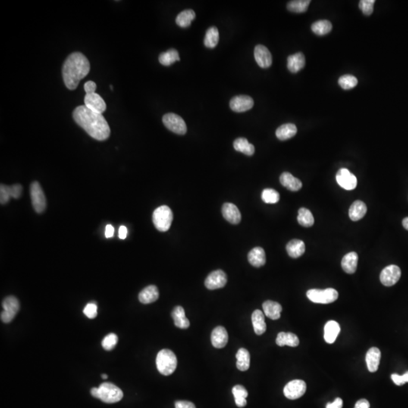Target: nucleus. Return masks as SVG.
Segmentation results:
<instances>
[{
	"mask_svg": "<svg viewBox=\"0 0 408 408\" xmlns=\"http://www.w3.org/2000/svg\"><path fill=\"white\" fill-rule=\"evenodd\" d=\"M73 117L74 121L93 139L105 141L109 138L111 129L102 114L81 105L73 111Z\"/></svg>",
	"mask_w": 408,
	"mask_h": 408,
	"instance_id": "nucleus-1",
	"label": "nucleus"
},
{
	"mask_svg": "<svg viewBox=\"0 0 408 408\" xmlns=\"http://www.w3.org/2000/svg\"><path fill=\"white\" fill-rule=\"evenodd\" d=\"M90 64L89 60L80 52H73L67 57L62 68L63 80L66 87L74 90L80 80L89 74Z\"/></svg>",
	"mask_w": 408,
	"mask_h": 408,
	"instance_id": "nucleus-2",
	"label": "nucleus"
},
{
	"mask_svg": "<svg viewBox=\"0 0 408 408\" xmlns=\"http://www.w3.org/2000/svg\"><path fill=\"white\" fill-rule=\"evenodd\" d=\"M158 371L164 376H170L174 373L177 367V358L170 349L160 351L156 359Z\"/></svg>",
	"mask_w": 408,
	"mask_h": 408,
	"instance_id": "nucleus-3",
	"label": "nucleus"
},
{
	"mask_svg": "<svg viewBox=\"0 0 408 408\" xmlns=\"http://www.w3.org/2000/svg\"><path fill=\"white\" fill-rule=\"evenodd\" d=\"M153 223L158 231L165 232L171 227L173 220V214L169 206H160L153 212Z\"/></svg>",
	"mask_w": 408,
	"mask_h": 408,
	"instance_id": "nucleus-4",
	"label": "nucleus"
},
{
	"mask_svg": "<svg viewBox=\"0 0 408 408\" xmlns=\"http://www.w3.org/2000/svg\"><path fill=\"white\" fill-rule=\"evenodd\" d=\"M123 397V391L114 384L104 383L98 387V399L107 404L120 402Z\"/></svg>",
	"mask_w": 408,
	"mask_h": 408,
	"instance_id": "nucleus-5",
	"label": "nucleus"
},
{
	"mask_svg": "<svg viewBox=\"0 0 408 408\" xmlns=\"http://www.w3.org/2000/svg\"><path fill=\"white\" fill-rule=\"evenodd\" d=\"M306 294L309 300L319 304L332 303L339 297L338 292L334 288H327L325 290L312 289Z\"/></svg>",
	"mask_w": 408,
	"mask_h": 408,
	"instance_id": "nucleus-6",
	"label": "nucleus"
},
{
	"mask_svg": "<svg viewBox=\"0 0 408 408\" xmlns=\"http://www.w3.org/2000/svg\"><path fill=\"white\" fill-rule=\"evenodd\" d=\"M163 123L170 131L176 134L183 136L187 133L186 122L180 116L173 113H169L163 117Z\"/></svg>",
	"mask_w": 408,
	"mask_h": 408,
	"instance_id": "nucleus-7",
	"label": "nucleus"
},
{
	"mask_svg": "<svg viewBox=\"0 0 408 408\" xmlns=\"http://www.w3.org/2000/svg\"><path fill=\"white\" fill-rule=\"evenodd\" d=\"M2 308L3 311L1 313V320L2 322L8 324L16 316V314L20 309V303L17 298L9 296L5 298L2 302Z\"/></svg>",
	"mask_w": 408,
	"mask_h": 408,
	"instance_id": "nucleus-8",
	"label": "nucleus"
},
{
	"mask_svg": "<svg viewBox=\"0 0 408 408\" xmlns=\"http://www.w3.org/2000/svg\"><path fill=\"white\" fill-rule=\"evenodd\" d=\"M30 198L33 209L37 213H42L46 208V199L40 185L33 182L30 186Z\"/></svg>",
	"mask_w": 408,
	"mask_h": 408,
	"instance_id": "nucleus-9",
	"label": "nucleus"
},
{
	"mask_svg": "<svg viewBox=\"0 0 408 408\" xmlns=\"http://www.w3.org/2000/svg\"><path fill=\"white\" fill-rule=\"evenodd\" d=\"M306 392V384L303 380H294L287 384L284 389V394L290 400H296L302 397Z\"/></svg>",
	"mask_w": 408,
	"mask_h": 408,
	"instance_id": "nucleus-10",
	"label": "nucleus"
},
{
	"mask_svg": "<svg viewBox=\"0 0 408 408\" xmlns=\"http://www.w3.org/2000/svg\"><path fill=\"white\" fill-rule=\"evenodd\" d=\"M402 275L400 268L396 265H389L386 267L381 274L380 278L382 284L387 287H392L399 281Z\"/></svg>",
	"mask_w": 408,
	"mask_h": 408,
	"instance_id": "nucleus-11",
	"label": "nucleus"
},
{
	"mask_svg": "<svg viewBox=\"0 0 408 408\" xmlns=\"http://www.w3.org/2000/svg\"><path fill=\"white\" fill-rule=\"evenodd\" d=\"M336 179L339 186L347 191L354 190L358 184L356 176L347 169H340L337 173Z\"/></svg>",
	"mask_w": 408,
	"mask_h": 408,
	"instance_id": "nucleus-12",
	"label": "nucleus"
},
{
	"mask_svg": "<svg viewBox=\"0 0 408 408\" xmlns=\"http://www.w3.org/2000/svg\"><path fill=\"white\" fill-rule=\"evenodd\" d=\"M227 275L221 270L212 271L205 280V286L209 290L222 288L227 284Z\"/></svg>",
	"mask_w": 408,
	"mask_h": 408,
	"instance_id": "nucleus-13",
	"label": "nucleus"
},
{
	"mask_svg": "<svg viewBox=\"0 0 408 408\" xmlns=\"http://www.w3.org/2000/svg\"><path fill=\"white\" fill-rule=\"evenodd\" d=\"M253 105V99L248 95H237L230 101V108L237 113L246 112L252 109Z\"/></svg>",
	"mask_w": 408,
	"mask_h": 408,
	"instance_id": "nucleus-14",
	"label": "nucleus"
},
{
	"mask_svg": "<svg viewBox=\"0 0 408 408\" xmlns=\"http://www.w3.org/2000/svg\"><path fill=\"white\" fill-rule=\"evenodd\" d=\"M85 106L87 107L91 111L103 114L107 109L106 103L98 94H86L84 98Z\"/></svg>",
	"mask_w": 408,
	"mask_h": 408,
	"instance_id": "nucleus-15",
	"label": "nucleus"
},
{
	"mask_svg": "<svg viewBox=\"0 0 408 408\" xmlns=\"http://www.w3.org/2000/svg\"><path fill=\"white\" fill-rule=\"evenodd\" d=\"M254 57L258 65L262 68H268L272 64L271 52L265 45H258L255 47Z\"/></svg>",
	"mask_w": 408,
	"mask_h": 408,
	"instance_id": "nucleus-16",
	"label": "nucleus"
},
{
	"mask_svg": "<svg viewBox=\"0 0 408 408\" xmlns=\"http://www.w3.org/2000/svg\"><path fill=\"white\" fill-rule=\"evenodd\" d=\"M221 212H222L223 217L231 224H238L241 220V214H240V210L236 205L231 203H225L223 205Z\"/></svg>",
	"mask_w": 408,
	"mask_h": 408,
	"instance_id": "nucleus-17",
	"label": "nucleus"
},
{
	"mask_svg": "<svg viewBox=\"0 0 408 408\" xmlns=\"http://www.w3.org/2000/svg\"><path fill=\"white\" fill-rule=\"evenodd\" d=\"M227 341H228V334L224 327L218 326L212 330L211 342L214 347L216 349L224 348L227 344Z\"/></svg>",
	"mask_w": 408,
	"mask_h": 408,
	"instance_id": "nucleus-18",
	"label": "nucleus"
},
{
	"mask_svg": "<svg viewBox=\"0 0 408 408\" xmlns=\"http://www.w3.org/2000/svg\"><path fill=\"white\" fill-rule=\"evenodd\" d=\"M280 183L284 187L291 192H298L302 187V183L299 179L294 177L291 173H282L280 176Z\"/></svg>",
	"mask_w": 408,
	"mask_h": 408,
	"instance_id": "nucleus-19",
	"label": "nucleus"
},
{
	"mask_svg": "<svg viewBox=\"0 0 408 408\" xmlns=\"http://www.w3.org/2000/svg\"><path fill=\"white\" fill-rule=\"evenodd\" d=\"M380 359L381 352L378 348L373 347L368 350L366 355V363L370 372L374 373L378 370Z\"/></svg>",
	"mask_w": 408,
	"mask_h": 408,
	"instance_id": "nucleus-20",
	"label": "nucleus"
},
{
	"mask_svg": "<svg viewBox=\"0 0 408 408\" xmlns=\"http://www.w3.org/2000/svg\"><path fill=\"white\" fill-rule=\"evenodd\" d=\"M248 261L252 266L256 268L263 266L266 262L265 250L259 246L253 248L248 254Z\"/></svg>",
	"mask_w": 408,
	"mask_h": 408,
	"instance_id": "nucleus-21",
	"label": "nucleus"
},
{
	"mask_svg": "<svg viewBox=\"0 0 408 408\" xmlns=\"http://www.w3.org/2000/svg\"><path fill=\"white\" fill-rule=\"evenodd\" d=\"M340 332V324L335 321H330L324 327V340L329 344H333Z\"/></svg>",
	"mask_w": 408,
	"mask_h": 408,
	"instance_id": "nucleus-22",
	"label": "nucleus"
},
{
	"mask_svg": "<svg viewBox=\"0 0 408 408\" xmlns=\"http://www.w3.org/2000/svg\"><path fill=\"white\" fill-rule=\"evenodd\" d=\"M159 298V290L155 285H150L142 290L139 295L140 302L150 304L156 302Z\"/></svg>",
	"mask_w": 408,
	"mask_h": 408,
	"instance_id": "nucleus-23",
	"label": "nucleus"
},
{
	"mask_svg": "<svg viewBox=\"0 0 408 408\" xmlns=\"http://www.w3.org/2000/svg\"><path fill=\"white\" fill-rule=\"evenodd\" d=\"M264 313L271 320H277L280 318V313L282 312V306L278 302L274 301H265L262 304Z\"/></svg>",
	"mask_w": 408,
	"mask_h": 408,
	"instance_id": "nucleus-24",
	"label": "nucleus"
},
{
	"mask_svg": "<svg viewBox=\"0 0 408 408\" xmlns=\"http://www.w3.org/2000/svg\"><path fill=\"white\" fill-rule=\"evenodd\" d=\"M305 55L302 52L290 55L287 58V68L291 73H297L305 67Z\"/></svg>",
	"mask_w": 408,
	"mask_h": 408,
	"instance_id": "nucleus-25",
	"label": "nucleus"
},
{
	"mask_svg": "<svg viewBox=\"0 0 408 408\" xmlns=\"http://www.w3.org/2000/svg\"><path fill=\"white\" fill-rule=\"evenodd\" d=\"M367 206L365 203L361 201H356L352 204L349 208V218L354 221H359L364 218L367 213Z\"/></svg>",
	"mask_w": 408,
	"mask_h": 408,
	"instance_id": "nucleus-26",
	"label": "nucleus"
},
{
	"mask_svg": "<svg viewBox=\"0 0 408 408\" xmlns=\"http://www.w3.org/2000/svg\"><path fill=\"white\" fill-rule=\"evenodd\" d=\"M359 256L356 252H349L342 259V268L348 274H354L356 271Z\"/></svg>",
	"mask_w": 408,
	"mask_h": 408,
	"instance_id": "nucleus-27",
	"label": "nucleus"
},
{
	"mask_svg": "<svg viewBox=\"0 0 408 408\" xmlns=\"http://www.w3.org/2000/svg\"><path fill=\"white\" fill-rule=\"evenodd\" d=\"M287 251L289 256L293 259H297L303 255L305 251V245L302 240L293 239L287 244Z\"/></svg>",
	"mask_w": 408,
	"mask_h": 408,
	"instance_id": "nucleus-28",
	"label": "nucleus"
},
{
	"mask_svg": "<svg viewBox=\"0 0 408 408\" xmlns=\"http://www.w3.org/2000/svg\"><path fill=\"white\" fill-rule=\"evenodd\" d=\"M172 317L174 320L176 327L180 329H187L190 326V321L186 318V312L182 306H176L172 312Z\"/></svg>",
	"mask_w": 408,
	"mask_h": 408,
	"instance_id": "nucleus-29",
	"label": "nucleus"
},
{
	"mask_svg": "<svg viewBox=\"0 0 408 408\" xmlns=\"http://www.w3.org/2000/svg\"><path fill=\"white\" fill-rule=\"evenodd\" d=\"M252 322L254 331L257 335H262L266 331L265 315L260 310L254 311L252 315Z\"/></svg>",
	"mask_w": 408,
	"mask_h": 408,
	"instance_id": "nucleus-30",
	"label": "nucleus"
},
{
	"mask_svg": "<svg viewBox=\"0 0 408 408\" xmlns=\"http://www.w3.org/2000/svg\"><path fill=\"white\" fill-rule=\"evenodd\" d=\"M297 133L296 125L293 123H286L280 126L276 130V136L280 141H285L291 139Z\"/></svg>",
	"mask_w": 408,
	"mask_h": 408,
	"instance_id": "nucleus-31",
	"label": "nucleus"
},
{
	"mask_svg": "<svg viewBox=\"0 0 408 408\" xmlns=\"http://www.w3.org/2000/svg\"><path fill=\"white\" fill-rule=\"evenodd\" d=\"M276 343L279 346H288L290 347H296L299 346V340L296 334L280 332L276 339Z\"/></svg>",
	"mask_w": 408,
	"mask_h": 408,
	"instance_id": "nucleus-32",
	"label": "nucleus"
},
{
	"mask_svg": "<svg viewBox=\"0 0 408 408\" xmlns=\"http://www.w3.org/2000/svg\"><path fill=\"white\" fill-rule=\"evenodd\" d=\"M196 17V14L192 9L185 10L178 14L176 22L180 27L187 28Z\"/></svg>",
	"mask_w": 408,
	"mask_h": 408,
	"instance_id": "nucleus-33",
	"label": "nucleus"
},
{
	"mask_svg": "<svg viewBox=\"0 0 408 408\" xmlns=\"http://www.w3.org/2000/svg\"><path fill=\"white\" fill-rule=\"evenodd\" d=\"M233 145L236 151L243 153L247 156H252L255 153V147L252 144L249 143L247 139L245 138H239L236 139Z\"/></svg>",
	"mask_w": 408,
	"mask_h": 408,
	"instance_id": "nucleus-34",
	"label": "nucleus"
},
{
	"mask_svg": "<svg viewBox=\"0 0 408 408\" xmlns=\"http://www.w3.org/2000/svg\"><path fill=\"white\" fill-rule=\"evenodd\" d=\"M237 359V368L239 371H246L249 368L250 365V355L246 349H239L236 355Z\"/></svg>",
	"mask_w": 408,
	"mask_h": 408,
	"instance_id": "nucleus-35",
	"label": "nucleus"
},
{
	"mask_svg": "<svg viewBox=\"0 0 408 408\" xmlns=\"http://www.w3.org/2000/svg\"><path fill=\"white\" fill-rule=\"evenodd\" d=\"M232 393L237 406L238 408H244L247 403L246 399L248 396L247 390L243 386L237 385L233 387Z\"/></svg>",
	"mask_w": 408,
	"mask_h": 408,
	"instance_id": "nucleus-36",
	"label": "nucleus"
},
{
	"mask_svg": "<svg viewBox=\"0 0 408 408\" xmlns=\"http://www.w3.org/2000/svg\"><path fill=\"white\" fill-rule=\"evenodd\" d=\"M179 61H180V54L174 48L167 50V52H163L159 56L160 63L164 66H170Z\"/></svg>",
	"mask_w": 408,
	"mask_h": 408,
	"instance_id": "nucleus-37",
	"label": "nucleus"
},
{
	"mask_svg": "<svg viewBox=\"0 0 408 408\" xmlns=\"http://www.w3.org/2000/svg\"><path fill=\"white\" fill-rule=\"evenodd\" d=\"M298 222L305 227H312L315 223V218L312 212L306 208H300L298 212Z\"/></svg>",
	"mask_w": 408,
	"mask_h": 408,
	"instance_id": "nucleus-38",
	"label": "nucleus"
},
{
	"mask_svg": "<svg viewBox=\"0 0 408 408\" xmlns=\"http://www.w3.org/2000/svg\"><path fill=\"white\" fill-rule=\"evenodd\" d=\"M219 40V33L215 27H211L206 31L204 38V45L209 48H213L218 45Z\"/></svg>",
	"mask_w": 408,
	"mask_h": 408,
	"instance_id": "nucleus-39",
	"label": "nucleus"
},
{
	"mask_svg": "<svg viewBox=\"0 0 408 408\" xmlns=\"http://www.w3.org/2000/svg\"><path fill=\"white\" fill-rule=\"evenodd\" d=\"M332 27V23L327 20H318L312 25V31L319 36H324L330 33Z\"/></svg>",
	"mask_w": 408,
	"mask_h": 408,
	"instance_id": "nucleus-40",
	"label": "nucleus"
},
{
	"mask_svg": "<svg viewBox=\"0 0 408 408\" xmlns=\"http://www.w3.org/2000/svg\"><path fill=\"white\" fill-rule=\"evenodd\" d=\"M310 0H294L287 4V9L292 12L302 13L307 11Z\"/></svg>",
	"mask_w": 408,
	"mask_h": 408,
	"instance_id": "nucleus-41",
	"label": "nucleus"
},
{
	"mask_svg": "<svg viewBox=\"0 0 408 408\" xmlns=\"http://www.w3.org/2000/svg\"><path fill=\"white\" fill-rule=\"evenodd\" d=\"M358 79L353 75H343L339 79V84L343 89H351L358 85Z\"/></svg>",
	"mask_w": 408,
	"mask_h": 408,
	"instance_id": "nucleus-42",
	"label": "nucleus"
},
{
	"mask_svg": "<svg viewBox=\"0 0 408 408\" xmlns=\"http://www.w3.org/2000/svg\"><path fill=\"white\" fill-rule=\"evenodd\" d=\"M262 200L265 204H277L280 201V195L272 189H266L262 193Z\"/></svg>",
	"mask_w": 408,
	"mask_h": 408,
	"instance_id": "nucleus-43",
	"label": "nucleus"
},
{
	"mask_svg": "<svg viewBox=\"0 0 408 408\" xmlns=\"http://www.w3.org/2000/svg\"><path fill=\"white\" fill-rule=\"evenodd\" d=\"M117 343H118V337L114 333H111L104 338L101 342V346L105 350L111 351L117 346Z\"/></svg>",
	"mask_w": 408,
	"mask_h": 408,
	"instance_id": "nucleus-44",
	"label": "nucleus"
},
{
	"mask_svg": "<svg viewBox=\"0 0 408 408\" xmlns=\"http://www.w3.org/2000/svg\"><path fill=\"white\" fill-rule=\"evenodd\" d=\"M375 0H362L359 2V8L365 15H371L374 11Z\"/></svg>",
	"mask_w": 408,
	"mask_h": 408,
	"instance_id": "nucleus-45",
	"label": "nucleus"
},
{
	"mask_svg": "<svg viewBox=\"0 0 408 408\" xmlns=\"http://www.w3.org/2000/svg\"><path fill=\"white\" fill-rule=\"evenodd\" d=\"M83 313L89 319H94L98 315V306L95 302H89L85 306Z\"/></svg>",
	"mask_w": 408,
	"mask_h": 408,
	"instance_id": "nucleus-46",
	"label": "nucleus"
},
{
	"mask_svg": "<svg viewBox=\"0 0 408 408\" xmlns=\"http://www.w3.org/2000/svg\"><path fill=\"white\" fill-rule=\"evenodd\" d=\"M11 198L10 186L1 185V186H0V202H1V204H7L10 201Z\"/></svg>",
	"mask_w": 408,
	"mask_h": 408,
	"instance_id": "nucleus-47",
	"label": "nucleus"
},
{
	"mask_svg": "<svg viewBox=\"0 0 408 408\" xmlns=\"http://www.w3.org/2000/svg\"><path fill=\"white\" fill-rule=\"evenodd\" d=\"M392 380L394 382V384L397 386H402L404 384L408 383V371H407L405 374L402 376L398 375V374H392Z\"/></svg>",
	"mask_w": 408,
	"mask_h": 408,
	"instance_id": "nucleus-48",
	"label": "nucleus"
},
{
	"mask_svg": "<svg viewBox=\"0 0 408 408\" xmlns=\"http://www.w3.org/2000/svg\"><path fill=\"white\" fill-rule=\"evenodd\" d=\"M10 192H11V198L14 199H18L22 194V186L20 185H13L10 186Z\"/></svg>",
	"mask_w": 408,
	"mask_h": 408,
	"instance_id": "nucleus-49",
	"label": "nucleus"
},
{
	"mask_svg": "<svg viewBox=\"0 0 408 408\" xmlns=\"http://www.w3.org/2000/svg\"><path fill=\"white\" fill-rule=\"evenodd\" d=\"M176 408H196L192 402L188 401H177L175 403Z\"/></svg>",
	"mask_w": 408,
	"mask_h": 408,
	"instance_id": "nucleus-50",
	"label": "nucleus"
},
{
	"mask_svg": "<svg viewBox=\"0 0 408 408\" xmlns=\"http://www.w3.org/2000/svg\"><path fill=\"white\" fill-rule=\"evenodd\" d=\"M96 88V84L93 81H88L84 84V90L86 94L95 93Z\"/></svg>",
	"mask_w": 408,
	"mask_h": 408,
	"instance_id": "nucleus-51",
	"label": "nucleus"
},
{
	"mask_svg": "<svg viewBox=\"0 0 408 408\" xmlns=\"http://www.w3.org/2000/svg\"><path fill=\"white\" fill-rule=\"evenodd\" d=\"M343 402L340 398H337L333 403H327L326 408H343Z\"/></svg>",
	"mask_w": 408,
	"mask_h": 408,
	"instance_id": "nucleus-52",
	"label": "nucleus"
},
{
	"mask_svg": "<svg viewBox=\"0 0 408 408\" xmlns=\"http://www.w3.org/2000/svg\"><path fill=\"white\" fill-rule=\"evenodd\" d=\"M355 408H370V403L366 399H361L355 404Z\"/></svg>",
	"mask_w": 408,
	"mask_h": 408,
	"instance_id": "nucleus-53",
	"label": "nucleus"
},
{
	"mask_svg": "<svg viewBox=\"0 0 408 408\" xmlns=\"http://www.w3.org/2000/svg\"><path fill=\"white\" fill-rule=\"evenodd\" d=\"M114 228L111 224H108L105 227V237L107 238H111L114 236Z\"/></svg>",
	"mask_w": 408,
	"mask_h": 408,
	"instance_id": "nucleus-54",
	"label": "nucleus"
},
{
	"mask_svg": "<svg viewBox=\"0 0 408 408\" xmlns=\"http://www.w3.org/2000/svg\"><path fill=\"white\" fill-rule=\"evenodd\" d=\"M127 236V228L125 226H120L119 229V237L121 240H124Z\"/></svg>",
	"mask_w": 408,
	"mask_h": 408,
	"instance_id": "nucleus-55",
	"label": "nucleus"
},
{
	"mask_svg": "<svg viewBox=\"0 0 408 408\" xmlns=\"http://www.w3.org/2000/svg\"><path fill=\"white\" fill-rule=\"evenodd\" d=\"M91 394H92V396H93L94 398H95V399H98V388H97V387H94V388H92V390H91Z\"/></svg>",
	"mask_w": 408,
	"mask_h": 408,
	"instance_id": "nucleus-56",
	"label": "nucleus"
},
{
	"mask_svg": "<svg viewBox=\"0 0 408 408\" xmlns=\"http://www.w3.org/2000/svg\"><path fill=\"white\" fill-rule=\"evenodd\" d=\"M402 224H403V227L408 231V217L404 218L403 221H402Z\"/></svg>",
	"mask_w": 408,
	"mask_h": 408,
	"instance_id": "nucleus-57",
	"label": "nucleus"
},
{
	"mask_svg": "<svg viewBox=\"0 0 408 408\" xmlns=\"http://www.w3.org/2000/svg\"><path fill=\"white\" fill-rule=\"evenodd\" d=\"M101 377H102V379H104V380H107L108 377L107 374H102V375H101Z\"/></svg>",
	"mask_w": 408,
	"mask_h": 408,
	"instance_id": "nucleus-58",
	"label": "nucleus"
}]
</instances>
